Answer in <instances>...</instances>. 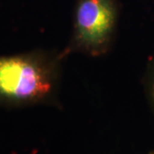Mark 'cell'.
Segmentation results:
<instances>
[{
    "label": "cell",
    "instance_id": "cell-1",
    "mask_svg": "<svg viewBox=\"0 0 154 154\" xmlns=\"http://www.w3.org/2000/svg\"><path fill=\"white\" fill-rule=\"evenodd\" d=\"M63 57L45 50L0 56V106L56 104Z\"/></svg>",
    "mask_w": 154,
    "mask_h": 154
},
{
    "label": "cell",
    "instance_id": "cell-2",
    "mask_svg": "<svg viewBox=\"0 0 154 154\" xmlns=\"http://www.w3.org/2000/svg\"><path fill=\"white\" fill-rule=\"evenodd\" d=\"M118 22L116 0H78L69 42L63 55L91 57L106 55L113 45Z\"/></svg>",
    "mask_w": 154,
    "mask_h": 154
},
{
    "label": "cell",
    "instance_id": "cell-3",
    "mask_svg": "<svg viewBox=\"0 0 154 154\" xmlns=\"http://www.w3.org/2000/svg\"><path fill=\"white\" fill-rule=\"evenodd\" d=\"M146 91L149 104L154 113V58L149 63L146 75Z\"/></svg>",
    "mask_w": 154,
    "mask_h": 154
},
{
    "label": "cell",
    "instance_id": "cell-4",
    "mask_svg": "<svg viewBox=\"0 0 154 154\" xmlns=\"http://www.w3.org/2000/svg\"><path fill=\"white\" fill-rule=\"evenodd\" d=\"M148 154H154V150H152V151H151L150 152H149Z\"/></svg>",
    "mask_w": 154,
    "mask_h": 154
}]
</instances>
